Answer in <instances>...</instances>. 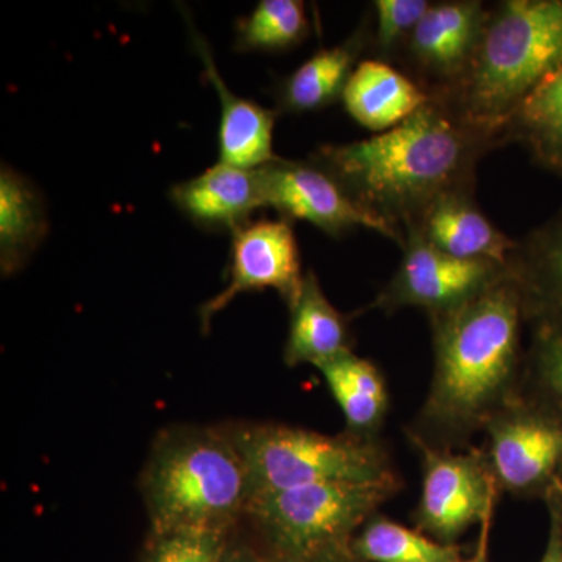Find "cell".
Here are the masks:
<instances>
[{"instance_id": "cell-24", "label": "cell", "mask_w": 562, "mask_h": 562, "mask_svg": "<svg viewBox=\"0 0 562 562\" xmlns=\"http://www.w3.org/2000/svg\"><path fill=\"white\" fill-rule=\"evenodd\" d=\"M350 549L368 562H461V550L452 543L431 541L387 519H372Z\"/></svg>"}, {"instance_id": "cell-17", "label": "cell", "mask_w": 562, "mask_h": 562, "mask_svg": "<svg viewBox=\"0 0 562 562\" xmlns=\"http://www.w3.org/2000/svg\"><path fill=\"white\" fill-rule=\"evenodd\" d=\"M372 24L362 21L338 46L317 50L312 58L277 85V113H310L342 99L347 81L360 65V57L372 47Z\"/></svg>"}, {"instance_id": "cell-28", "label": "cell", "mask_w": 562, "mask_h": 562, "mask_svg": "<svg viewBox=\"0 0 562 562\" xmlns=\"http://www.w3.org/2000/svg\"><path fill=\"white\" fill-rule=\"evenodd\" d=\"M550 508V535L541 562H562V484L547 495Z\"/></svg>"}, {"instance_id": "cell-9", "label": "cell", "mask_w": 562, "mask_h": 562, "mask_svg": "<svg viewBox=\"0 0 562 562\" xmlns=\"http://www.w3.org/2000/svg\"><path fill=\"white\" fill-rule=\"evenodd\" d=\"M260 172L266 206L279 211L283 220L310 222L333 238L364 227L401 247L405 244L402 233L358 205L342 184L310 157L305 161L279 157L261 166Z\"/></svg>"}, {"instance_id": "cell-16", "label": "cell", "mask_w": 562, "mask_h": 562, "mask_svg": "<svg viewBox=\"0 0 562 562\" xmlns=\"http://www.w3.org/2000/svg\"><path fill=\"white\" fill-rule=\"evenodd\" d=\"M527 321L562 327V211L517 241L506 262Z\"/></svg>"}, {"instance_id": "cell-19", "label": "cell", "mask_w": 562, "mask_h": 562, "mask_svg": "<svg viewBox=\"0 0 562 562\" xmlns=\"http://www.w3.org/2000/svg\"><path fill=\"white\" fill-rule=\"evenodd\" d=\"M290 333L283 360L290 368H314L351 351L349 324L325 297L316 273H305L301 295L291 306Z\"/></svg>"}, {"instance_id": "cell-1", "label": "cell", "mask_w": 562, "mask_h": 562, "mask_svg": "<svg viewBox=\"0 0 562 562\" xmlns=\"http://www.w3.org/2000/svg\"><path fill=\"white\" fill-rule=\"evenodd\" d=\"M502 146L503 132L469 124L430 98L391 131L317 147L310 158L358 205L405 236L442 195L475 190L476 166Z\"/></svg>"}, {"instance_id": "cell-6", "label": "cell", "mask_w": 562, "mask_h": 562, "mask_svg": "<svg viewBox=\"0 0 562 562\" xmlns=\"http://www.w3.org/2000/svg\"><path fill=\"white\" fill-rule=\"evenodd\" d=\"M397 482H324L251 498L249 517L272 554L350 549L351 536Z\"/></svg>"}, {"instance_id": "cell-30", "label": "cell", "mask_w": 562, "mask_h": 562, "mask_svg": "<svg viewBox=\"0 0 562 562\" xmlns=\"http://www.w3.org/2000/svg\"><path fill=\"white\" fill-rule=\"evenodd\" d=\"M222 562H268L262 560L260 554L251 550L250 547L244 546V543H236L232 546L228 543L227 550H225Z\"/></svg>"}, {"instance_id": "cell-15", "label": "cell", "mask_w": 562, "mask_h": 562, "mask_svg": "<svg viewBox=\"0 0 562 562\" xmlns=\"http://www.w3.org/2000/svg\"><path fill=\"white\" fill-rule=\"evenodd\" d=\"M192 43L203 63V72L209 77L221 101L220 157L225 165L255 169L277 160L272 149L273 124L277 111L265 109L249 99L239 98L227 87L214 65L209 44L191 25Z\"/></svg>"}, {"instance_id": "cell-31", "label": "cell", "mask_w": 562, "mask_h": 562, "mask_svg": "<svg viewBox=\"0 0 562 562\" xmlns=\"http://www.w3.org/2000/svg\"><path fill=\"white\" fill-rule=\"evenodd\" d=\"M491 516L484 517L483 519V531L482 536H480L479 549H476V553L473 554L472 560L464 562H487V532H490V524Z\"/></svg>"}, {"instance_id": "cell-27", "label": "cell", "mask_w": 562, "mask_h": 562, "mask_svg": "<svg viewBox=\"0 0 562 562\" xmlns=\"http://www.w3.org/2000/svg\"><path fill=\"white\" fill-rule=\"evenodd\" d=\"M430 5L428 0H375L372 3L375 11L372 49L379 57L376 60H395L403 44Z\"/></svg>"}, {"instance_id": "cell-11", "label": "cell", "mask_w": 562, "mask_h": 562, "mask_svg": "<svg viewBox=\"0 0 562 562\" xmlns=\"http://www.w3.org/2000/svg\"><path fill=\"white\" fill-rule=\"evenodd\" d=\"M486 5L480 0L431 2L395 61L430 98L450 90L471 61Z\"/></svg>"}, {"instance_id": "cell-13", "label": "cell", "mask_w": 562, "mask_h": 562, "mask_svg": "<svg viewBox=\"0 0 562 562\" xmlns=\"http://www.w3.org/2000/svg\"><path fill=\"white\" fill-rule=\"evenodd\" d=\"M171 201L205 231L236 232L249 224L255 211L266 209L260 168L220 161L201 176L172 187Z\"/></svg>"}, {"instance_id": "cell-25", "label": "cell", "mask_w": 562, "mask_h": 562, "mask_svg": "<svg viewBox=\"0 0 562 562\" xmlns=\"http://www.w3.org/2000/svg\"><path fill=\"white\" fill-rule=\"evenodd\" d=\"M528 375L539 395L536 405L549 409L562 419V327L535 324Z\"/></svg>"}, {"instance_id": "cell-7", "label": "cell", "mask_w": 562, "mask_h": 562, "mask_svg": "<svg viewBox=\"0 0 562 562\" xmlns=\"http://www.w3.org/2000/svg\"><path fill=\"white\" fill-rule=\"evenodd\" d=\"M397 271L369 310L394 313L422 308L428 314L449 312L505 276L508 268L486 260H461L432 247L419 233L405 232Z\"/></svg>"}, {"instance_id": "cell-20", "label": "cell", "mask_w": 562, "mask_h": 562, "mask_svg": "<svg viewBox=\"0 0 562 562\" xmlns=\"http://www.w3.org/2000/svg\"><path fill=\"white\" fill-rule=\"evenodd\" d=\"M46 233L43 195L32 181L3 166L0 172V269L3 276L21 271Z\"/></svg>"}, {"instance_id": "cell-4", "label": "cell", "mask_w": 562, "mask_h": 562, "mask_svg": "<svg viewBox=\"0 0 562 562\" xmlns=\"http://www.w3.org/2000/svg\"><path fill=\"white\" fill-rule=\"evenodd\" d=\"M150 531L231 532L246 516L250 482L227 430L172 427L151 446L139 480Z\"/></svg>"}, {"instance_id": "cell-23", "label": "cell", "mask_w": 562, "mask_h": 562, "mask_svg": "<svg viewBox=\"0 0 562 562\" xmlns=\"http://www.w3.org/2000/svg\"><path fill=\"white\" fill-rule=\"evenodd\" d=\"M308 14L301 0H261L249 16L236 22L235 49L290 50L308 38Z\"/></svg>"}, {"instance_id": "cell-3", "label": "cell", "mask_w": 562, "mask_h": 562, "mask_svg": "<svg viewBox=\"0 0 562 562\" xmlns=\"http://www.w3.org/2000/svg\"><path fill=\"white\" fill-rule=\"evenodd\" d=\"M562 68V0H502L486 7L460 80L438 101L469 124L501 131L547 77Z\"/></svg>"}, {"instance_id": "cell-14", "label": "cell", "mask_w": 562, "mask_h": 562, "mask_svg": "<svg viewBox=\"0 0 562 562\" xmlns=\"http://www.w3.org/2000/svg\"><path fill=\"white\" fill-rule=\"evenodd\" d=\"M408 231L419 233L436 249L461 260H486L506 266L517 246L516 239L492 224L480 210L473 191L442 195Z\"/></svg>"}, {"instance_id": "cell-10", "label": "cell", "mask_w": 562, "mask_h": 562, "mask_svg": "<svg viewBox=\"0 0 562 562\" xmlns=\"http://www.w3.org/2000/svg\"><path fill=\"white\" fill-rule=\"evenodd\" d=\"M232 235L231 279L199 310L203 333L210 330L213 317L244 292L277 291L290 308L301 295L305 273L291 221H250Z\"/></svg>"}, {"instance_id": "cell-22", "label": "cell", "mask_w": 562, "mask_h": 562, "mask_svg": "<svg viewBox=\"0 0 562 562\" xmlns=\"http://www.w3.org/2000/svg\"><path fill=\"white\" fill-rule=\"evenodd\" d=\"M350 432L369 436L382 424L387 392L382 372L371 361L349 353L319 366Z\"/></svg>"}, {"instance_id": "cell-2", "label": "cell", "mask_w": 562, "mask_h": 562, "mask_svg": "<svg viewBox=\"0 0 562 562\" xmlns=\"http://www.w3.org/2000/svg\"><path fill=\"white\" fill-rule=\"evenodd\" d=\"M435 371L422 427L458 439L508 408L522 362V295L512 273L449 312L431 314Z\"/></svg>"}, {"instance_id": "cell-29", "label": "cell", "mask_w": 562, "mask_h": 562, "mask_svg": "<svg viewBox=\"0 0 562 562\" xmlns=\"http://www.w3.org/2000/svg\"><path fill=\"white\" fill-rule=\"evenodd\" d=\"M268 562H360L351 549L328 550L312 554H272Z\"/></svg>"}, {"instance_id": "cell-21", "label": "cell", "mask_w": 562, "mask_h": 562, "mask_svg": "<svg viewBox=\"0 0 562 562\" xmlns=\"http://www.w3.org/2000/svg\"><path fill=\"white\" fill-rule=\"evenodd\" d=\"M506 144H519L546 171L562 176V68L525 99L503 127Z\"/></svg>"}, {"instance_id": "cell-12", "label": "cell", "mask_w": 562, "mask_h": 562, "mask_svg": "<svg viewBox=\"0 0 562 562\" xmlns=\"http://www.w3.org/2000/svg\"><path fill=\"white\" fill-rule=\"evenodd\" d=\"M424 452V490L417 520L442 543H452L471 525L483 522L492 514L498 484L482 454L439 452L425 446Z\"/></svg>"}, {"instance_id": "cell-8", "label": "cell", "mask_w": 562, "mask_h": 562, "mask_svg": "<svg viewBox=\"0 0 562 562\" xmlns=\"http://www.w3.org/2000/svg\"><path fill=\"white\" fill-rule=\"evenodd\" d=\"M491 471L516 495H549L562 484V419L536 403L514 402L486 425Z\"/></svg>"}, {"instance_id": "cell-5", "label": "cell", "mask_w": 562, "mask_h": 562, "mask_svg": "<svg viewBox=\"0 0 562 562\" xmlns=\"http://www.w3.org/2000/svg\"><path fill=\"white\" fill-rule=\"evenodd\" d=\"M246 462L250 501L324 482H395L382 447L369 436H325L277 424L225 428Z\"/></svg>"}, {"instance_id": "cell-26", "label": "cell", "mask_w": 562, "mask_h": 562, "mask_svg": "<svg viewBox=\"0 0 562 562\" xmlns=\"http://www.w3.org/2000/svg\"><path fill=\"white\" fill-rule=\"evenodd\" d=\"M231 532L169 530L151 532L140 562H222Z\"/></svg>"}, {"instance_id": "cell-18", "label": "cell", "mask_w": 562, "mask_h": 562, "mask_svg": "<svg viewBox=\"0 0 562 562\" xmlns=\"http://www.w3.org/2000/svg\"><path fill=\"white\" fill-rule=\"evenodd\" d=\"M341 101L351 120L379 135L408 120L430 95L391 63L369 58L351 74Z\"/></svg>"}]
</instances>
